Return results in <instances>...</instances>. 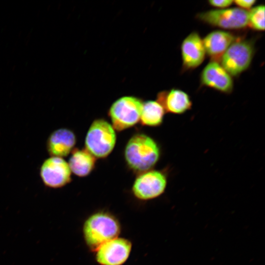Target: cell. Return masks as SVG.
<instances>
[{
    "instance_id": "cell-1",
    "label": "cell",
    "mask_w": 265,
    "mask_h": 265,
    "mask_svg": "<svg viewBox=\"0 0 265 265\" xmlns=\"http://www.w3.org/2000/svg\"><path fill=\"white\" fill-rule=\"evenodd\" d=\"M82 231L86 245L95 252L105 242L119 237L121 225L118 219L111 213L98 212L85 220Z\"/></svg>"
},
{
    "instance_id": "cell-2",
    "label": "cell",
    "mask_w": 265,
    "mask_h": 265,
    "mask_svg": "<svg viewBox=\"0 0 265 265\" xmlns=\"http://www.w3.org/2000/svg\"><path fill=\"white\" fill-rule=\"evenodd\" d=\"M126 161L134 171L144 172L157 163L160 149L157 142L143 133H137L128 141L124 152Z\"/></svg>"
},
{
    "instance_id": "cell-3",
    "label": "cell",
    "mask_w": 265,
    "mask_h": 265,
    "mask_svg": "<svg viewBox=\"0 0 265 265\" xmlns=\"http://www.w3.org/2000/svg\"><path fill=\"white\" fill-rule=\"evenodd\" d=\"M116 141V134L112 126L104 119H96L86 135V150L95 158H106L114 149Z\"/></svg>"
},
{
    "instance_id": "cell-4",
    "label": "cell",
    "mask_w": 265,
    "mask_h": 265,
    "mask_svg": "<svg viewBox=\"0 0 265 265\" xmlns=\"http://www.w3.org/2000/svg\"><path fill=\"white\" fill-rule=\"evenodd\" d=\"M254 53L252 40L237 39L226 51L219 63L231 76L236 77L249 68Z\"/></svg>"
},
{
    "instance_id": "cell-5",
    "label": "cell",
    "mask_w": 265,
    "mask_h": 265,
    "mask_svg": "<svg viewBox=\"0 0 265 265\" xmlns=\"http://www.w3.org/2000/svg\"><path fill=\"white\" fill-rule=\"evenodd\" d=\"M142 105L139 99L131 96L115 101L108 113L114 130L121 131L135 125L140 120Z\"/></svg>"
},
{
    "instance_id": "cell-6",
    "label": "cell",
    "mask_w": 265,
    "mask_h": 265,
    "mask_svg": "<svg viewBox=\"0 0 265 265\" xmlns=\"http://www.w3.org/2000/svg\"><path fill=\"white\" fill-rule=\"evenodd\" d=\"M248 11L238 7L213 9L199 13L198 19L210 26L226 29H240L248 26Z\"/></svg>"
},
{
    "instance_id": "cell-7",
    "label": "cell",
    "mask_w": 265,
    "mask_h": 265,
    "mask_svg": "<svg viewBox=\"0 0 265 265\" xmlns=\"http://www.w3.org/2000/svg\"><path fill=\"white\" fill-rule=\"evenodd\" d=\"M167 179L162 172L149 170L140 174L132 187L134 196L141 200H149L160 196L165 191Z\"/></svg>"
},
{
    "instance_id": "cell-8",
    "label": "cell",
    "mask_w": 265,
    "mask_h": 265,
    "mask_svg": "<svg viewBox=\"0 0 265 265\" xmlns=\"http://www.w3.org/2000/svg\"><path fill=\"white\" fill-rule=\"evenodd\" d=\"M132 243L128 239L117 237L101 245L95 251L100 265H123L129 259Z\"/></svg>"
},
{
    "instance_id": "cell-9",
    "label": "cell",
    "mask_w": 265,
    "mask_h": 265,
    "mask_svg": "<svg viewBox=\"0 0 265 265\" xmlns=\"http://www.w3.org/2000/svg\"><path fill=\"white\" fill-rule=\"evenodd\" d=\"M42 182L48 187H63L71 181V171L68 163L62 158L51 157L42 163L40 170Z\"/></svg>"
},
{
    "instance_id": "cell-10",
    "label": "cell",
    "mask_w": 265,
    "mask_h": 265,
    "mask_svg": "<svg viewBox=\"0 0 265 265\" xmlns=\"http://www.w3.org/2000/svg\"><path fill=\"white\" fill-rule=\"evenodd\" d=\"M200 81L203 85L222 93L229 94L233 90L232 76L218 62L211 61L207 64L201 73Z\"/></svg>"
},
{
    "instance_id": "cell-11",
    "label": "cell",
    "mask_w": 265,
    "mask_h": 265,
    "mask_svg": "<svg viewBox=\"0 0 265 265\" xmlns=\"http://www.w3.org/2000/svg\"><path fill=\"white\" fill-rule=\"evenodd\" d=\"M181 51L184 70L195 69L204 61L206 51L199 34L193 31L183 41Z\"/></svg>"
},
{
    "instance_id": "cell-12",
    "label": "cell",
    "mask_w": 265,
    "mask_h": 265,
    "mask_svg": "<svg viewBox=\"0 0 265 265\" xmlns=\"http://www.w3.org/2000/svg\"><path fill=\"white\" fill-rule=\"evenodd\" d=\"M236 39L231 32L220 30L212 31L203 39L206 53L211 61L219 62L226 51Z\"/></svg>"
},
{
    "instance_id": "cell-13",
    "label": "cell",
    "mask_w": 265,
    "mask_h": 265,
    "mask_svg": "<svg viewBox=\"0 0 265 265\" xmlns=\"http://www.w3.org/2000/svg\"><path fill=\"white\" fill-rule=\"evenodd\" d=\"M157 101L166 112L177 114H183L190 109L192 104L188 94L177 88L159 92Z\"/></svg>"
},
{
    "instance_id": "cell-14",
    "label": "cell",
    "mask_w": 265,
    "mask_h": 265,
    "mask_svg": "<svg viewBox=\"0 0 265 265\" xmlns=\"http://www.w3.org/2000/svg\"><path fill=\"white\" fill-rule=\"evenodd\" d=\"M76 143L74 133L69 129L61 128L50 135L47 141V149L52 157L62 158L72 151Z\"/></svg>"
},
{
    "instance_id": "cell-15",
    "label": "cell",
    "mask_w": 265,
    "mask_h": 265,
    "mask_svg": "<svg viewBox=\"0 0 265 265\" xmlns=\"http://www.w3.org/2000/svg\"><path fill=\"white\" fill-rule=\"evenodd\" d=\"M95 162L96 158L87 150L76 149L72 151L68 164L74 174L85 177L92 171Z\"/></svg>"
},
{
    "instance_id": "cell-16",
    "label": "cell",
    "mask_w": 265,
    "mask_h": 265,
    "mask_svg": "<svg viewBox=\"0 0 265 265\" xmlns=\"http://www.w3.org/2000/svg\"><path fill=\"white\" fill-rule=\"evenodd\" d=\"M165 112L157 101H148L143 103L140 120L144 126H158L162 123Z\"/></svg>"
},
{
    "instance_id": "cell-17",
    "label": "cell",
    "mask_w": 265,
    "mask_h": 265,
    "mask_svg": "<svg viewBox=\"0 0 265 265\" xmlns=\"http://www.w3.org/2000/svg\"><path fill=\"white\" fill-rule=\"evenodd\" d=\"M265 5H259L250 10L248 15V25L257 31L265 30Z\"/></svg>"
},
{
    "instance_id": "cell-18",
    "label": "cell",
    "mask_w": 265,
    "mask_h": 265,
    "mask_svg": "<svg viewBox=\"0 0 265 265\" xmlns=\"http://www.w3.org/2000/svg\"><path fill=\"white\" fill-rule=\"evenodd\" d=\"M210 5L217 8L221 9L227 8L233 3L232 0H210L208 1Z\"/></svg>"
},
{
    "instance_id": "cell-19",
    "label": "cell",
    "mask_w": 265,
    "mask_h": 265,
    "mask_svg": "<svg viewBox=\"0 0 265 265\" xmlns=\"http://www.w3.org/2000/svg\"><path fill=\"white\" fill-rule=\"evenodd\" d=\"M255 0H233V3L238 6V7L245 10L250 9L255 3Z\"/></svg>"
}]
</instances>
